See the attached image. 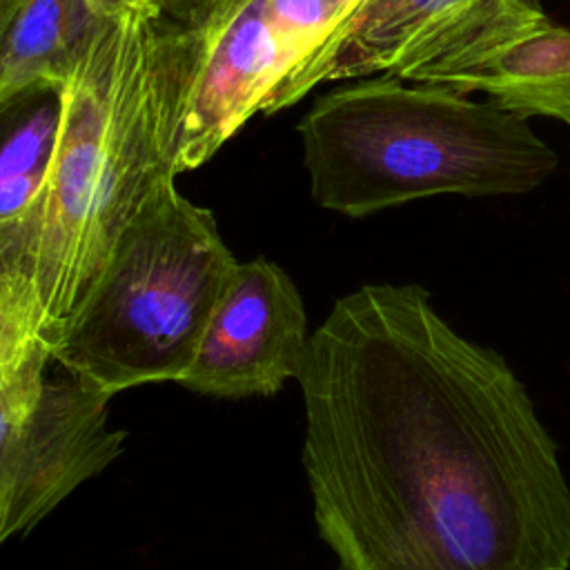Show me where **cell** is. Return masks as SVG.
Wrapping results in <instances>:
<instances>
[{
    "mask_svg": "<svg viewBox=\"0 0 570 570\" xmlns=\"http://www.w3.org/2000/svg\"><path fill=\"white\" fill-rule=\"evenodd\" d=\"M183 45L176 174L207 163L298 65L267 0H174Z\"/></svg>",
    "mask_w": 570,
    "mask_h": 570,
    "instance_id": "obj_5",
    "label": "cell"
},
{
    "mask_svg": "<svg viewBox=\"0 0 570 570\" xmlns=\"http://www.w3.org/2000/svg\"><path fill=\"white\" fill-rule=\"evenodd\" d=\"M497 0H358L330 38L272 94L265 116L323 82L372 73L405 80Z\"/></svg>",
    "mask_w": 570,
    "mask_h": 570,
    "instance_id": "obj_8",
    "label": "cell"
},
{
    "mask_svg": "<svg viewBox=\"0 0 570 570\" xmlns=\"http://www.w3.org/2000/svg\"><path fill=\"white\" fill-rule=\"evenodd\" d=\"M105 20L89 0L2 2L0 100L38 80L67 85Z\"/></svg>",
    "mask_w": 570,
    "mask_h": 570,
    "instance_id": "obj_11",
    "label": "cell"
},
{
    "mask_svg": "<svg viewBox=\"0 0 570 570\" xmlns=\"http://www.w3.org/2000/svg\"><path fill=\"white\" fill-rule=\"evenodd\" d=\"M180 89L171 7L107 18L65 85L58 151L22 278L49 350L136 212L178 176Z\"/></svg>",
    "mask_w": 570,
    "mask_h": 570,
    "instance_id": "obj_2",
    "label": "cell"
},
{
    "mask_svg": "<svg viewBox=\"0 0 570 570\" xmlns=\"http://www.w3.org/2000/svg\"><path fill=\"white\" fill-rule=\"evenodd\" d=\"M62 111L65 85L53 80L31 82L0 100V276L18 289L56 160Z\"/></svg>",
    "mask_w": 570,
    "mask_h": 570,
    "instance_id": "obj_10",
    "label": "cell"
},
{
    "mask_svg": "<svg viewBox=\"0 0 570 570\" xmlns=\"http://www.w3.org/2000/svg\"><path fill=\"white\" fill-rule=\"evenodd\" d=\"M236 258L209 209L160 183L116 240L96 285L51 341V358L105 396L178 383Z\"/></svg>",
    "mask_w": 570,
    "mask_h": 570,
    "instance_id": "obj_4",
    "label": "cell"
},
{
    "mask_svg": "<svg viewBox=\"0 0 570 570\" xmlns=\"http://www.w3.org/2000/svg\"><path fill=\"white\" fill-rule=\"evenodd\" d=\"M298 134L314 200L356 218L439 194H528L557 169L525 118L392 76L325 94Z\"/></svg>",
    "mask_w": 570,
    "mask_h": 570,
    "instance_id": "obj_3",
    "label": "cell"
},
{
    "mask_svg": "<svg viewBox=\"0 0 570 570\" xmlns=\"http://www.w3.org/2000/svg\"><path fill=\"white\" fill-rule=\"evenodd\" d=\"M2 2H9V0H2Z\"/></svg>",
    "mask_w": 570,
    "mask_h": 570,
    "instance_id": "obj_16",
    "label": "cell"
},
{
    "mask_svg": "<svg viewBox=\"0 0 570 570\" xmlns=\"http://www.w3.org/2000/svg\"><path fill=\"white\" fill-rule=\"evenodd\" d=\"M107 403L109 396L65 370L47 376L0 514V546L33 530L120 454L125 430L109 428Z\"/></svg>",
    "mask_w": 570,
    "mask_h": 570,
    "instance_id": "obj_9",
    "label": "cell"
},
{
    "mask_svg": "<svg viewBox=\"0 0 570 570\" xmlns=\"http://www.w3.org/2000/svg\"><path fill=\"white\" fill-rule=\"evenodd\" d=\"M307 341L303 298L287 272L267 258L236 261L178 385L218 399L272 396L298 376Z\"/></svg>",
    "mask_w": 570,
    "mask_h": 570,
    "instance_id": "obj_6",
    "label": "cell"
},
{
    "mask_svg": "<svg viewBox=\"0 0 570 570\" xmlns=\"http://www.w3.org/2000/svg\"><path fill=\"white\" fill-rule=\"evenodd\" d=\"M51 363L24 292L0 276V514Z\"/></svg>",
    "mask_w": 570,
    "mask_h": 570,
    "instance_id": "obj_12",
    "label": "cell"
},
{
    "mask_svg": "<svg viewBox=\"0 0 570 570\" xmlns=\"http://www.w3.org/2000/svg\"><path fill=\"white\" fill-rule=\"evenodd\" d=\"M0 13H2V0H0Z\"/></svg>",
    "mask_w": 570,
    "mask_h": 570,
    "instance_id": "obj_15",
    "label": "cell"
},
{
    "mask_svg": "<svg viewBox=\"0 0 570 570\" xmlns=\"http://www.w3.org/2000/svg\"><path fill=\"white\" fill-rule=\"evenodd\" d=\"M350 2H352V7H354V4H356V2H358V0H350ZM350 11H352V9H350Z\"/></svg>",
    "mask_w": 570,
    "mask_h": 570,
    "instance_id": "obj_14",
    "label": "cell"
},
{
    "mask_svg": "<svg viewBox=\"0 0 570 570\" xmlns=\"http://www.w3.org/2000/svg\"><path fill=\"white\" fill-rule=\"evenodd\" d=\"M405 80L483 91L525 120L570 125V24L548 18L539 0H497Z\"/></svg>",
    "mask_w": 570,
    "mask_h": 570,
    "instance_id": "obj_7",
    "label": "cell"
},
{
    "mask_svg": "<svg viewBox=\"0 0 570 570\" xmlns=\"http://www.w3.org/2000/svg\"><path fill=\"white\" fill-rule=\"evenodd\" d=\"M303 468L338 570H568L570 488L505 358L419 285H363L309 334Z\"/></svg>",
    "mask_w": 570,
    "mask_h": 570,
    "instance_id": "obj_1",
    "label": "cell"
},
{
    "mask_svg": "<svg viewBox=\"0 0 570 570\" xmlns=\"http://www.w3.org/2000/svg\"><path fill=\"white\" fill-rule=\"evenodd\" d=\"M174 0H89L102 18H118L129 11H163Z\"/></svg>",
    "mask_w": 570,
    "mask_h": 570,
    "instance_id": "obj_13",
    "label": "cell"
}]
</instances>
